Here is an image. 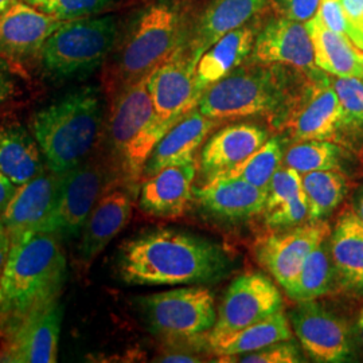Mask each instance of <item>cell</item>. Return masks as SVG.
Returning a JSON list of instances; mask_svg holds the SVG:
<instances>
[{"label": "cell", "instance_id": "27", "mask_svg": "<svg viewBox=\"0 0 363 363\" xmlns=\"http://www.w3.org/2000/svg\"><path fill=\"white\" fill-rule=\"evenodd\" d=\"M205 343L214 355L223 358L222 362H228L232 358H238L252 351L264 349L273 343L292 339V331L286 313L281 311L272 316L247 325L241 330L225 333L220 335L205 334Z\"/></svg>", "mask_w": 363, "mask_h": 363}, {"label": "cell", "instance_id": "32", "mask_svg": "<svg viewBox=\"0 0 363 363\" xmlns=\"http://www.w3.org/2000/svg\"><path fill=\"white\" fill-rule=\"evenodd\" d=\"M283 157L284 154L281 140L280 138L274 136L272 139H268L252 155L247 156L244 162L214 178H238L259 189L268 190L274 172L281 167Z\"/></svg>", "mask_w": 363, "mask_h": 363}, {"label": "cell", "instance_id": "43", "mask_svg": "<svg viewBox=\"0 0 363 363\" xmlns=\"http://www.w3.org/2000/svg\"><path fill=\"white\" fill-rule=\"evenodd\" d=\"M10 252H11V238L3 220L0 218V276L6 268L7 259L10 257Z\"/></svg>", "mask_w": 363, "mask_h": 363}, {"label": "cell", "instance_id": "15", "mask_svg": "<svg viewBox=\"0 0 363 363\" xmlns=\"http://www.w3.org/2000/svg\"><path fill=\"white\" fill-rule=\"evenodd\" d=\"M62 175L45 169L35 179L21 186L7 208L0 214L11 242L37 233H48Z\"/></svg>", "mask_w": 363, "mask_h": 363}, {"label": "cell", "instance_id": "3", "mask_svg": "<svg viewBox=\"0 0 363 363\" xmlns=\"http://www.w3.org/2000/svg\"><path fill=\"white\" fill-rule=\"evenodd\" d=\"M104 124L101 91L88 85L37 111L31 133L48 169L65 175L88 160L99 144Z\"/></svg>", "mask_w": 363, "mask_h": 363}, {"label": "cell", "instance_id": "14", "mask_svg": "<svg viewBox=\"0 0 363 363\" xmlns=\"http://www.w3.org/2000/svg\"><path fill=\"white\" fill-rule=\"evenodd\" d=\"M331 233L328 222L310 220L259 238L255 256L259 265L286 289L315 247Z\"/></svg>", "mask_w": 363, "mask_h": 363}, {"label": "cell", "instance_id": "31", "mask_svg": "<svg viewBox=\"0 0 363 363\" xmlns=\"http://www.w3.org/2000/svg\"><path fill=\"white\" fill-rule=\"evenodd\" d=\"M301 182L308 202L310 220H323L331 216L346 194V179L337 169L303 174Z\"/></svg>", "mask_w": 363, "mask_h": 363}, {"label": "cell", "instance_id": "47", "mask_svg": "<svg viewBox=\"0 0 363 363\" xmlns=\"http://www.w3.org/2000/svg\"><path fill=\"white\" fill-rule=\"evenodd\" d=\"M358 333H359L361 342L363 343V308L359 312V318H358Z\"/></svg>", "mask_w": 363, "mask_h": 363}, {"label": "cell", "instance_id": "41", "mask_svg": "<svg viewBox=\"0 0 363 363\" xmlns=\"http://www.w3.org/2000/svg\"><path fill=\"white\" fill-rule=\"evenodd\" d=\"M349 39L363 52V0H342Z\"/></svg>", "mask_w": 363, "mask_h": 363}, {"label": "cell", "instance_id": "12", "mask_svg": "<svg viewBox=\"0 0 363 363\" xmlns=\"http://www.w3.org/2000/svg\"><path fill=\"white\" fill-rule=\"evenodd\" d=\"M283 310V296L272 280L261 272L235 277L220 303L217 322L208 331L220 335L261 322Z\"/></svg>", "mask_w": 363, "mask_h": 363}, {"label": "cell", "instance_id": "6", "mask_svg": "<svg viewBox=\"0 0 363 363\" xmlns=\"http://www.w3.org/2000/svg\"><path fill=\"white\" fill-rule=\"evenodd\" d=\"M187 40L178 6L160 0L135 15L108 70V89L117 91L148 77Z\"/></svg>", "mask_w": 363, "mask_h": 363}, {"label": "cell", "instance_id": "48", "mask_svg": "<svg viewBox=\"0 0 363 363\" xmlns=\"http://www.w3.org/2000/svg\"><path fill=\"white\" fill-rule=\"evenodd\" d=\"M355 52H357V57H358V58H359V61H361V62H362V65H363V52H362V50H359V49H358V48H357V46H355Z\"/></svg>", "mask_w": 363, "mask_h": 363}, {"label": "cell", "instance_id": "2", "mask_svg": "<svg viewBox=\"0 0 363 363\" xmlns=\"http://www.w3.org/2000/svg\"><path fill=\"white\" fill-rule=\"evenodd\" d=\"M65 281V253L57 234H33L11 242L0 276V339L60 300Z\"/></svg>", "mask_w": 363, "mask_h": 363}, {"label": "cell", "instance_id": "44", "mask_svg": "<svg viewBox=\"0 0 363 363\" xmlns=\"http://www.w3.org/2000/svg\"><path fill=\"white\" fill-rule=\"evenodd\" d=\"M15 93V81L11 74L0 67V105L6 103L9 99L13 97Z\"/></svg>", "mask_w": 363, "mask_h": 363}, {"label": "cell", "instance_id": "24", "mask_svg": "<svg viewBox=\"0 0 363 363\" xmlns=\"http://www.w3.org/2000/svg\"><path fill=\"white\" fill-rule=\"evenodd\" d=\"M268 0H211L199 16L187 46L202 57L218 39L249 23Z\"/></svg>", "mask_w": 363, "mask_h": 363}, {"label": "cell", "instance_id": "37", "mask_svg": "<svg viewBox=\"0 0 363 363\" xmlns=\"http://www.w3.org/2000/svg\"><path fill=\"white\" fill-rule=\"evenodd\" d=\"M308 218V202L304 190L277 208L265 211V222L271 228H292Z\"/></svg>", "mask_w": 363, "mask_h": 363}, {"label": "cell", "instance_id": "11", "mask_svg": "<svg viewBox=\"0 0 363 363\" xmlns=\"http://www.w3.org/2000/svg\"><path fill=\"white\" fill-rule=\"evenodd\" d=\"M201 55L187 43L148 76V91L159 118L174 125L182 117L198 108L201 94L196 91V66Z\"/></svg>", "mask_w": 363, "mask_h": 363}, {"label": "cell", "instance_id": "19", "mask_svg": "<svg viewBox=\"0 0 363 363\" xmlns=\"http://www.w3.org/2000/svg\"><path fill=\"white\" fill-rule=\"evenodd\" d=\"M65 22L26 1H15L0 13V55L22 60L37 54Z\"/></svg>", "mask_w": 363, "mask_h": 363}, {"label": "cell", "instance_id": "4", "mask_svg": "<svg viewBox=\"0 0 363 363\" xmlns=\"http://www.w3.org/2000/svg\"><path fill=\"white\" fill-rule=\"evenodd\" d=\"M169 128L156 113L148 77L113 93L105 128V162L113 177L140 189L144 167Z\"/></svg>", "mask_w": 363, "mask_h": 363}, {"label": "cell", "instance_id": "35", "mask_svg": "<svg viewBox=\"0 0 363 363\" xmlns=\"http://www.w3.org/2000/svg\"><path fill=\"white\" fill-rule=\"evenodd\" d=\"M30 6L61 21H74L99 13L112 0H25Z\"/></svg>", "mask_w": 363, "mask_h": 363}, {"label": "cell", "instance_id": "8", "mask_svg": "<svg viewBox=\"0 0 363 363\" xmlns=\"http://www.w3.org/2000/svg\"><path fill=\"white\" fill-rule=\"evenodd\" d=\"M147 325L164 340H191L217 322L216 300L206 286H182L138 298Z\"/></svg>", "mask_w": 363, "mask_h": 363}, {"label": "cell", "instance_id": "10", "mask_svg": "<svg viewBox=\"0 0 363 363\" xmlns=\"http://www.w3.org/2000/svg\"><path fill=\"white\" fill-rule=\"evenodd\" d=\"M343 125V111L331 79L310 72L288 109L281 127L298 140H328Z\"/></svg>", "mask_w": 363, "mask_h": 363}, {"label": "cell", "instance_id": "30", "mask_svg": "<svg viewBox=\"0 0 363 363\" xmlns=\"http://www.w3.org/2000/svg\"><path fill=\"white\" fill-rule=\"evenodd\" d=\"M328 237L312 250L303 262L295 280L284 289L286 295L298 303L316 300L325 296L331 289L335 271Z\"/></svg>", "mask_w": 363, "mask_h": 363}, {"label": "cell", "instance_id": "25", "mask_svg": "<svg viewBox=\"0 0 363 363\" xmlns=\"http://www.w3.org/2000/svg\"><path fill=\"white\" fill-rule=\"evenodd\" d=\"M259 30V25L256 22L238 27L202 54L196 66V91L201 96L208 86L242 65L253 50Z\"/></svg>", "mask_w": 363, "mask_h": 363}, {"label": "cell", "instance_id": "42", "mask_svg": "<svg viewBox=\"0 0 363 363\" xmlns=\"http://www.w3.org/2000/svg\"><path fill=\"white\" fill-rule=\"evenodd\" d=\"M18 186H15L3 172L0 171V214L7 208L13 196L18 191Z\"/></svg>", "mask_w": 363, "mask_h": 363}, {"label": "cell", "instance_id": "33", "mask_svg": "<svg viewBox=\"0 0 363 363\" xmlns=\"http://www.w3.org/2000/svg\"><path fill=\"white\" fill-rule=\"evenodd\" d=\"M340 148L328 140H298L286 150L284 166L307 174L320 169H335L340 162Z\"/></svg>", "mask_w": 363, "mask_h": 363}, {"label": "cell", "instance_id": "46", "mask_svg": "<svg viewBox=\"0 0 363 363\" xmlns=\"http://www.w3.org/2000/svg\"><path fill=\"white\" fill-rule=\"evenodd\" d=\"M16 0H0V13H4Z\"/></svg>", "mask_w": 363, "mask_h": 363}, {"label": "cell", "instance_id": "9", "mask_svg": "<svg viewBox=\"0 0 363 363\" xmlns=\"http://www.w3.org/2000/svg\"><path fill=\"white\" fill-rule=\"evenodd\" d=\"M112 179L115 177L108 163L100 157H89L62 175L48 233L57 234L62 242L79 237L91 210Z\"/></svg>", "mask_w": 363, "mask_h": 363}, {"label": "cell", "instance_id": "23", "mask_svg": "<svg viewBox=\"0 0 363 363\" xmlns=\"http://www.w3.org/2000/svg\"><path fill=\"white\" fill-rule=\"evenodd\" d=\"M195 196L208 213L226 220H242L262 213L268 190L238 178H213L195 190Z\"/></svg>", "mask_w": 363, "mask_h": 363}, {"label": "cell", "instance_id": "40", "mask_svg": "<svg viewBox=\"0 0 363 363\" xmlns=\"http://www.w3.org/2000/svg\"><path fill=\"white\" fill-rule=\"evenodd\" d=\"M320 0H273L274 9L286 18L307 23L318 13Z\"/></svg>", "mask_w": 363, "mask_h": 363}, {"label": "cell", "instance_id": "45", "mask_svg": "<svg viewBox=\"0 0 363 363\" xmlns=\"http://www.w3.org/2000/svg\"><path fill=\"white\" fill-rule=\"evenodd\" d=\"M355 211H357V214L361 217V220H363V191L361 194L358 195V198H357Z\"/></svg>", "mask_w": 363, "mask_h": 363}, {"label": "cell", "instance_id": "13", "mask_svg": "<svg viewBox=\"0 0 363 363\" xmlns=\"http://www.w3.org/2000/svg\"><path fill=\"white\" fill-rule=\"evenodd\" d=\"M139 190L116 178L108 184L79 234L77 261L82 271L86 272L93 261L128 225Z\"/></svg>", "mask_w": 363, "mask_h": 363}, {"label": "cell", "instance_id": "20", "mask_svg": "<svg viewBox=\"0 0 363 363\" xmlns=\"http://www.w3.org/2000/svg\"><path fill=\"white\" fill-rule=\"evenodd\" d=\"M194 163L169 166L144 178L139 190V208L157 218H178L187 213L195 196Z\"/></svg>", "mask_w": 363, "mask_h": 363}, {"label": "cell", "instance_id": "18", "mask_svg": "<svg viewBox=\"0 0 363 363\" xmlns=\"http://www.w3.org/2000/svg\"><path fill=\"white\" fill-rule=\"evenodd\" d=\"M252 58L259 64L289 66L303 72L316 69L313 45L307 27L284 15L269 19L259 30Z\"/></svg>", "mask_w": 363, "mask_h": 363}, {"label": "cell", "instance_id": "28", "mask_svg": "<svg viewBox=\"0 0 363 363\" xmlns=\"http://www.w3.org/2000/svg\"><path fill=\"white\" fill-rule=\"evenodd\" d=\"M48 169L34 135L19 124L0 127V171L15 186H25Z\"/></svg>", "mask_w": 363, "mask_h": 363}, {"label": "cell", "instance_id": "34", "mask_svg": "<svg viewBox=\"0 0 363 363\" xmlns=\"http://www.w3.org/2000/svg\"><path fill=\"white\" fill-rule=\"evenodd\" d=\"M343 111V125L363 128V81L358 77L331 79Z\"/></svg>", "mask_w": 363, "mask_h": 363}, {"label": "cell", "instance_id": "7", "mask_svg": "<svg viewBox=\"0 0 363 363\" xmlns=\"http://www.w3.org/2000/svg\"><path fill=\"white\" fill-rule=\"evenodd\" d=\"M117 19L112 15L66 21L42 46L40 64L54 79L93 73L115 49Z\"/></svg>", "mask_w": 363, "mask_h": 363}, {"label": "cell", "instance_id": "49", "mask_svg": "<svg viewBox=\"0 0 363 363\" xmlns=\"http://www.w3.org/2000/svg\"><path fill=\"white\" fill-rule=\"evenodd\" d=\"M361 79H362V81H363V77H362V78H361Z\"/></svg>", "mask_w": 363, "mask_h": 363}, {"label": "cell", "instance_id": "1", "mask_svg": "<svg viewBox=\"0 0 363 363\" xmlns=\"http://www.w3.org/2000/svg\"><path fill=\"white\" fill-rule=\"evenodd\" d=\"M226 249L172 228L144 230L117 252L116 272L130 286H193L222 279L230 268Z\"/></svg>", "mask_w": 363, "mask_h": 363}, {"label": "cell", "instance_id": "36", "mask_svg": "<svg viewBox=\"0 0 363 363\" xmlns=\"http://www.w3.org/2000/svg\"><path fill=\"white\" fill-rule=\"evenodd\" d=\"M303 191L301 174L291 167H280L274 172L272 181L268 186V199L264 211L277 208L288 199Z\"/></svg>", "mask_w": 363, "mask_h": 363}, {"label": "cell", "instance_id": "29", "mask_svg": "<svg viewBox=\"0 0 363 363\" xmlns=\"http://www.w3.org/2000/svg\"><path fill=\"white\" fill-rule=\"evenodd\" d=\"M310 33L315 65L335 77H363V65L350 39L323 26L313 16L306 23Z\"/></svg>", "mask_w": 363, "mask_h": 363}, {"label": "cell", "instance_id": "16", "mask_svg": "<svg viewBox=\"0 0 363 363\" xmlns=\"http://www.w3.org/2000/svg\"><path fill=\"white\" fill-rule=\"evenodd\" d=\"M303 350L315 362H343L351 355L347 325L315 300L301 301L291 315Z\"/></svg>", "mask_w": 363, "mask_h": 363}, {"label": "cell", "instance_id": "17", "mask_svg": "<svg viewBox=\"0 0 363 363\" xmlns=\"http://www.w3.org/2000/svg\"><path fill=\"white\" fill-rule=\"evenodd\" d=\"M64 319L61 298L30 316L1 340L0 363H54Z\"/></svg>", "mask_w": 363, "mask_h": 363}, {"label": "cell", "instance_id": "5", "mask_svg": "<svg viewBox=\"0 0 363 363\" xmlns=\"http://www.w3.org/2000/svg\"><path fill=\"white\" fill-rule=\"evenodd\" d=\"M274 64L252 62L238 66L230 74L203 91L198 109L216 120L268 116L283 125L303 81Z\"/></svg>", "mask_w": 363, "mask_h": 363}, {"label": "cell", "instance_id": "21", "mask_svg": "<svg viewBox=\"0 0 363 363\" xmlns=\"http://www.w3.org/2000/svg\"><path fill=\"white\" fill-rule=\"evenodd\" d=\"M220 123L199 109L184 115L156 144L144 167L143 179L164 167L194 163L196 151Z\"/></svg>", "mask_w": 363, "mask_h": 363}, {"label": "cell", "instance_id": "38", "mask_svg": "<svg viewBox=\"0 0 363 363\" xmlns=\"http://www.w3.org/2000/svg\"><path fill=\"white\" fill-rule=\"evenodd\" d=\"M235 362L241 363H298L304 358L298 346L289 340L273 343L259 350L252 351L238 357Z\"/></svg>", "mask_w": 363, "mask_h": 363}, {"label": "cell", "instance_id": "39", "mask_svg": "<svg viewBox=\"0 0 363 363\" xmlns=\"http://www.w3.org/2000/svg\"><path fill=\"white\" fill-rule=\"evenodd\" d=\"M315 16L320 21L323 26L349 38L347 22L343 13L342 0H320L318 13Z\"/></svg>", "mask_w": 363, "mask_h": 363}, {"label": "cell", "instance_id": "26", "mask_svg": "<svg viewBox=\"0 0 363 363\" xmlns=\"http://www.w3.org/2000/svg\"><path fill=\"white\" fill-rule=\"evenodd\" d=\"M334 271L342 286L363 291V220L355 208H345L330 237Z\"/></svg>", "mask_w": 363, "mask_h": 363}, {"label": "cell", "instance_id": "22", "mask_svg": "<svg viewBox=\"0 0 363 363\" xmlns=\"http://www.w3.org/2000/svg\"><path fill=\"white\" fill-rule=\"evenodd\" d=\"M268 140V132L256 124H232L216 132L203 145L199 164L206 181L244 162Z\"/></svg>", "mask_w": 363, "mask_h": 363}]
</instances>
